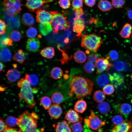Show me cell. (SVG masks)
I'll return each instance as SVG.
<instances>
[{"label":"cell","mask_w":132,"mask_h":132,"mask_svg":"<svg viewBox=\"0 0 132 132\" xmlns=\"http://www.w3.org/2000/svg\"><path fill=\"white\" fill-rule=\"evenodd\" d=\"M39 28L41 33L44 36L47 35L52 30L51 23H40L39 25Z\"/></svg>","instance_id":"27"},{"label":"cell","mask_w":132,"mask_h":132,"mask_svg":"<svg viewBox=\"0 0 132 132\" xmlns=\"http://www.w3.org/2000/svg\"><path fill=\"white\" fill-rule=\"evenodd\" d=\"M51 101L49 97L45 96L41 98L40 102L44 108L45 110H47L51 106Z\"/></svg>","instance_id":"37"},{"label":"cell","mask_w":132,"mask_h":132,"mask_svg":"<svg viewBox=\"0 0 132 132\" xmlns=\"http://www.w3.org/2000/svg\"><path fill=\"white\" fill-rule=\"evenodd\" d=\"M131 79L132 80V73L131 75Z\"/></svg>","instance_id":"60"},{"label":"cell","mask_w":132,"mask_h":132,"mask_svg":"<svg viewBox=\"0 0 132 132\" xmlns=\"http://www.w3.org/2000/svg\"><path fill=\"white\" fill-rule=\"evenodd\" d=\"M95 66L93 63L90 61L86 62L84 65V71L88 74L91 73L95 70Z\"/></svg>","instance_id":"38"},{"label":"cell","mask_w":132,"mask_h":132,"mask_svg":"<svg viewBox=\"0 0 132 132\" xmlns=\"http://www.w3.org/2000/svg\"><path fill=\"white\" fill-rule=\"evenodd\" d=\"M103 41L96 34L83 35L82 36L81 46L88 50L96 52L101 45Z\"/></svg>","instance_id":"5"},{"label":"cell","mask_w":132,"mask_h":132,"mask_svg":"<svg viewBox=\"0 0 132 132\" xmlns=\"http://www.w3.org/2000/svg\"><path fill=\"white\" fill-rule=\"evenodd\" d=\"M4 65L1 62H0V71H2L4 68Z\"/></svg>","instance_id":"57"},{"label":"cell","mask_w":132,"mask_h":132,"mask_svg":"<svg viewBox=\"0 0 132 132\" xmlns=\"http://www.w3.org/2000/svg\"><path fill=\"white\" fill-rule=\"evenodd\" d=\"M58 3L60 7L64 9L69 8L71 5L70 0H59Z\"/></svg>","instance_id":"45"},{"label":"cell","mask_w":132,"mask_h":132,"mask_svg":"<svg viewBox=\"0 0 132 132\" xmlns=\"http://www.w3.org/2000/svg\"><path fill=\"white\" fill-rule=\"evenodd\" d=\"M38 118L35 113L24 111L17 119V125L20 132H38L36 122Z\"/></svg>","instance_id":"2"},{"label":"cell","mask_w":132,"mask_h":132,"mask_svg":"<svg viewBox=\"0 0 132 132\" xmlns=\"http://www.w3.org/2000/svg\"><path fill=\"white\" fill-rule=\"evenodd\" d=\"M84 2L87 6L89 7H92L95 5L96 0H84Z\"/></svg>","instance_id":"54"},{"label":"cell","mask_w":132,"mask_h":132,"mask_svg":"<svg viewBox=\"0 0 132 132\" xmlns=\"http://www.w3.org/2000/svg\"><path fill=\"white\" fill-rule=\"evenodd\" d=\"M21 22L25 26H29L34 24V20L33 16L31 14L26 13L23 15Z\"/></svg>","instance_id":"22"},{"label":"cell","mask_w":132,"mask_h":132,"mask_svg":"<svg viewBox=\"0 0 132 132\" xmlns=\"http://www.w3.org/2000/svg\"><path fill=\"white\" fill-rule=\"evenodd\" d=\"M22 0H4L3 5L6 15L9 17H13L20 13Z\"/></svg>","instance_id":"6"},{"label":"cell","mask_w":132,"mask_h":132,"mask_svg":"<svg viewBox=\"0 0 132 132\" xmlns=\"http://www.w3.org/2000/svg\"><path fill=\"white\" fill-rule=\"evenodd\" d=\"M107 57L106 58H99L96 62L95 66L97 68L96 73L99 74L106 70H109L111 64L109 61Z\"/></svg>","instance_id":"9"},{"label":"cell","mask_w":132,"mask_h":132,"mask_svg":"<svg viewBox=\"0 0 132 132\" xmlns=\"http://www.w3.org/2000/svg\"></svg>","instance_id":"62"},{"label":"cell","mask_w":132,"mask_h":132,"mask_svg":"<svg viewBox=\"0 0 132 132\" xmlns=\"http://www.w3.org/2000/svg\"><path fill=\"white\" fill-rule=\"evenodd\" d=\"M9 17L6 15L4 16V20L11 29H17L20 26L19 18L17 16Z\"/></svg>","instance_id":"15"},{"label":"cell","mask_w":132,"mask_h":132,"mask_svg":"<svg viewBox=\"0 0 132 132\" xmlns=\"http://www.w3.org/2000/svg\"><path fill=\"white\" fill-rule=\"evenodd\" d=\"M27 37L30 38H33L35 37L37 34L36 29L31 26L27 30L26 32Z\"/></svg>","instance_id":"41"},{"label":"cell","mask_w":132,"mask_h":132,"mask_svg":"<svg viewBox=\"0 0 132 132\" xmlns=\"http://www.w3.org/2000/svg\"><path fill=\"white\" fill-rule=\"evenodd\" d=\"M87 104L84 100H80L76 103L74 107L75 110L78 113H82L86 110Z\"/></svg>","instance_id":"28"},{"label":"cell","mask_w":132,"mask_h":132,"mask_svg":"<svg viewBox=\"0 0 132 132\" xmlns=\"http://www.w3.org/2000/svg\"><path fill=\"white\" fill-rule=\"evenodd\" d=\"M10 37L14 42L19 41L21 38L22 33L19 31L17 30L12 31L10 33Z\"/></svg>","instance_id":"39"},{"label":"cell","mask_w":132,"mask_h":132,"mask_svg":"<svg viewBox=\"0 0 132 132\" xmlns=\"http://www.w3.org/2000/svg\"><path fill=\"white\" fill-rule=\"evenodd\" d=\"M68 76L67 75L65 74L64 75V77L65 79H67V78H68Z\"/></svg>","instance_id":"59"},{"label":"cell","mask_w":132,"mask_h":132,"mask_svg":"<svg viewBox=\"0 0 132 132\" xmlns=\"http://www.w3.org/2000/svg\"><path fill=\"white\" fill-rule=\"evenodd\" d=\"M131 38H132V34L131 35Z\"/></svg>","instance_id":"61"},{"label":"cell","mask_w":132,"mask_h":132,"mask_svg":"<svg viewBox=\"0 0 132 132\" xmlns=\"http://www.w3.org/2000/svg\"><path fill=\"white\" fill-rule=\"evenodd\" d=\"M111 3L107 0H101L99 2L98 5L99 9L102 11H107L111 10L112 6Z\"/></svg>","instance_id":"26"},{"label":"cell","mask_w":132,"mask_h":132,"mask_svg":"<svg viewBox=\"0 0 132 132\" xmlns=\"http://www.w3.org/2000/svg\"><path fill=\"white\" fill-rule=\"evenodd\" d=\"M97 108L98 111L101 114L105 115L109 112L110 110V107L108 103L103 102L98 104Z\"/></svg>","instance_id":"30"},{"label":"cell","mask_w":132,"mask_h":132,"mask_svg":"<svg viewBox=\"0 0 132 132\" xmlns=\"http://www.w3.org/2000/svg\"><path fill=\"white\" fill-rule=\"evenodd\" d=\"M103 93L107 95H110L113 93L114 89L113 86L110 84H107L103 88Z\"/></svg>","instance_id":"42"},{"label":"cell","mask_w":132,"mask_h":132,"mask_svg":"<svg viewBox=\"0 0 132 132\" xmlns=\"http://www.w3.org/2000/svg\"><path fill=\"white\" fill-rule=\"evenodd\" d=\"M111 121L115 125L119 124L124 121L122 117L119 115H116L114 116L112 118Z\"/></svg>","instance_id":"47"},{"label":"cell","mask_w":132,"mask_h":132,"mask_svg":"<svg viewBox=\"0 0 132 132\" xmlns=\"http://www.w3.org/2000/svg\"><path fill=\"white\" fill-rule=\"evenodd\" d=\"M40 46V42L37 39H29L27 41L26 48L29 51L36 52L38 50Z\"/></svg>","instance_id":"14"},{"label":"cell","mask_w":132,"mask_h":132,"mask_svg":"<svg viewBox=\"0 0 132 132\" xmlns=\"http://www.w3.org/2000/svg\"><path fill=\"white\" fill-rule=\"evenodd\" d=\"M86 55L85 53L81 50H78L75 52L74 55V58L76 62L82 63L86 61Z\"/></svg>","instance_id":"29"},{"label":"cell","mask_w":132,"mask_h":132,"mask_svg":"<svg viewBox=\"0 0 132 132\" xmlns=\"http://www.w3.org/2000/svg\"><path fill=\"white\" fill-rule=\"evenodd\" d=\"M3 132H20L15 129L9 127H7L4 130Z\"/></svg>","instance_id":"55"},{"label":"cell","mask_w":132,"mask_h":132,"mask_svg":"<svg viewBox=\"0 0 132 132\" xmlns=\"http://www.w3.org/2000/svg\"><path fill=\"white\" fill-rule=\"evenodd\" d=\"M132 29L131 25L129 23H126L124 25L120 32L119 34L123 38H129L131 34Z\"/></svg>","instance_id":"23"},{"label":"cell","mask_w":132,"mask_h":132,"mask_svg":"<svg viewBox=\"0 0 132 132\" xmlns=\"http://www.w3.org/2000/svg\"><path fill=\"white\" fill-rule=\"evenodd\" d=\"M132 131V121H124L121 124L115 125L112 132H131Z\"/></svg>","instance_id":"12"},{"label":"cell","mask_w":132,"mask_h":132,"mask_svg":"<svg viewBox=\"0 0 132 132\" xmlns=\"http://www.w3.org/2000/svg\"><path fill=\"white\" fill-rule=\"evenodd\" d=\"M84 20L81 17H76L74 19L73 31L76 33L77 36H80L85 27Z\"/></svg>","instance_id":"13"},{"label":"cell","mask_w":132,"mask_h":132,"mask_svg":"<svg viewBox=\"0 0 132 132\" xmlns=\"http://www.w3.org/2000/svg\"><path fill=\"white\" fill-rule=\"evenodd\" d=\"M132 110L131 106L129 104L125 103L121 104L118 108V113L125 116H127L131 113Z\"/></svg>","instance_id":"19"},{"label":"cell","mask_w":132,"mask_h":132,"mask_svg":"<svg viewBox=\"0 0 132 132\" xmlns=\"http://www.w3.org/2000/svg\"><path fill=\"white\" fill-rule=\"evenodd\" d=\"M76 17H81L84 13L82 8L74 10Z\"/></svg>","instance_id":"52"},{"label":"cell","mask_w":132,"mask_h":132,"mask_svg":"<svg viewBox=\"0 0 132 132\" xmlns=\"http://www.w3.org/2000/svg\"><path fill=\"white\" fill-rule=\"evenodd\" d=\"M109 78L111 83L116 87L121 84L124 81L123 77L116 73H114L112 75H109Z\"/></svg>","instance_id":"20"},{"label":"cell","mask_w":132,"mask_h":132,"mask_svg":"<svg viewBox=\"0 0 132 132\" xmlns=\"http://www.w3.org/2000/svg\"><path fill=\"white\" fill-rule=\"evenodd\" d=\"M26 58V54L21 49H20L16 52L12 57L14 60L21 64L23 63Z\"/></svg>","instance_id":"25"},{"label":"cell","mask_w":132,"mask_h":132,"mask_svg":"<svg viewBox=\"0 0 132 132\" xmlns=\"http://www.w3.org/2000/svg\"><path fill=\"white\" fill-rule=\"evenodd\" d=\"M5 88L4 87H1L0 86V91H3L5 89Z\"/></svg>","instance_id":"58"},{"label":"cell","mask_w":132,"mask_h":132,"mask_svg":"<svg viewBox=\"0 0 132 132\" xmlns=\"http://www.w3.org/2000/svg\"><path fill=\"white\" fill-rule=\"evenodd\" d=\"M84 0H73L72 5L73 10L79 9L82 8Z\"/></svg>","instance_id":"46"},{"label":"cell","mask_w":132,"mask_h":132,"mask_svg":"<svg viewBox=\"0 0 132 132\" xmlns=\"http://www.w3.org/2000/svg\"><path fill=\"white\" fill-rule=\"evenodd\" d=\"M50 74L51 77L57 80L61 78L63 75V72L60 68L55 67L52 69Z\"/></svg>","instance_id":"32"},{"label":"cell","mask_w":132,"mask_h":132,"mask_svg":"<svg viewBox=\"0 0 132 132\" xmlns=\"http://www.w3.org/2000/svg\"><path fill=\"white\" fill-rule=\"evenodd\" d=\"M53 18L51 23L52 31L56 34L59 31L68 30L70 27L69 22L62 13L57 11H52Z\"/></svg>","instance_id":"4"},{"label":"cell","mask_w":132,"mask_h":132,"mask_svg":"<svg viewBox=\"0 0 132 132\" xmlns=\"http://www.w3.org/2000/svg\"><path fill=\"white\" fill-rule=\"evenodd\" d=\"M17 85L21 88L18 94L20 99L24 100L30 108H34L36 103L33 96V89L29 82L25 78H22L18 82Z\"/></svg>","instance_id":"3"},{"label":"cell","mask_w":132,"mask_h":132,"mask_svg":"<svg viewBox=\"0 0 132 132\" xmlns=\"http://www.w3.org/2000/svg\"><path fill=\"white\" fill-rule=\"evenodd\" d=\"M108 55L107 58L109 59L110 58L113 61L117 60L119 57V55L118 52L114 50L110 51L108 53Z\"/></svg>","instance_id":"48"},{"label":"cell","mask_w":132,"mask_h":132,"mask_svg":"<svg viewBox=\"0 0 132 132\" xmlns=\"http://www.w3.org/2000/svg\"><path fill=\"white\" fill-rule=\"evenodd\" d=\"M81 123L77 122L72 124L71 127L72 131L73 132H82L83 127Z\"/></svg>","instance_id":"43"},{"label":"cell","mask_w":132,"mask_h":132,"mask_svg":"<svg viewBox=\"0 0 132 132\" xmlns=\"http://www.w3.org/2000/svg\"><path fill=\"white\" fill-rule=\"evenodd\" d=\"M85 124L92 130H97L105 124L104 121H101L93 111L91 110L90 114L88 118L84 120Z\"/></svg>","instance_id":"7"},{"label":"cell","mask_w":132,"mask_h":132,"mask_svg":"<svg viewBox=\"0 0 132 132\" xmlns=\"http://www.w3.org/2000/svg\"><path fill=\"white\" fill-rule=\"evenodd\" d=\"M40 54L44 58L48 59L52 58L55 55L54 48L50 47L45 48L41 51Z\"/></svg>","instance_id":"24"},{"label":"cell","mask_w":132,"mask_h":132,"mask_svg":"<svg viewBox=\"0 0 132 132\" xmlns=\"http://www.w3.org/2000/svg\"><path fill=\"white\" fill-rule=\"evenodd\" d=\"M94 100L97 103L103 102L105 99L104 93L100 90H98L94 92L93 95Z\"/></svg>","instance_id":"34"},{"label":"cell","mask_w":132,"mask_h":132,"mask_svg":"<svg viewBox=\"0 0 132 132\" xmlns=\"http://www.w3.org/2000/svg\"><path fill=\"white\" fill-rule=\"evenodd\" d=\"M113 67L116 70L122 71L124 69L125 65L123 62L120 60H118L114 63Z\"/></svg>","instance_id":"44"},{"label":"cell","mask_w":132,"mask_h":132,"mask_svg":"<svg viewBox=\"0 0 132 132\" xmlns=\"http://www.w3.org/2000/svg\"><path fill=\"white\" fill-rule=\"evenodd\" d=\"M125 3L124 0H112L111 4L115 8H119L123 6Z\"/></svg>","instance_id":"49"},{"label":"cell","mask_w":132,"mask_h":132,"mask_svg":"<svg viewBox=\"0 0 132 132\" xmlns=\"http://www.w3.org/2000/svg\"><path fill=\"white\" fill-rule=\"evenodd\" d=\"M0 32L1 35L4 34L5 33V30L6 29L7 25L5 22L1 20L0 21Z\"/></svg>","instance_id":"51"},{"label":"cell","mask_w":132,"mask_h":132,"mask_svg":"<svg viewBox=\"0 0 132 132\" xmlns=\"http://www.w3.org/2000/svg\"><path fill=\"white\" fill-rule=\"evenodd\" d=\"M99 56L96 54H91L89 55L88 59L89 61L92 63L96 62L98 59Z\"/></svg>","instance_id":"50"},{"label":"cell","mask_w":132,"mask_h":132,"mask_svg":"<svg viewBox=\"0 0 132 132\" xmlns=\"http://www.w3.org/2000/svg\"><path fill=\"white\" fill-rule=\"evenodd\" d=\"M25 6L31 12H34L41 8L45 3L52 1L51 0H26Z\"/></svg>","instance_id":"10"},{"label":"cell","mask_w":132,"mask_h":132,"mask_svg":"<svg viewBox=\"0 0 132 132\" xmlns=\"http://www.w3.org/2000/svg\"><path fill=\"white\" fill-rule=\"evenodd\" d=\"M55 131V132H72L68 123L65 120L57 123Z\"/></svg>","instance_id":"18"},{"label":"cell","mask_w":132,"mask_h":132,"mask_svg":"<svg viewBox=\"0 0 132 132\" xmlns=\"http://www.w3.org/2000/svg\"><path fill=\"white\" fill-rule=\"evenodd\" d=\"M12 39L7 34L2 35L0 37L1 48L5 47L7 45L12 46L13 45Z\"/></svg>","instance_id":"31"},{"label":"cell","mask_w":132,"mask_h":132,"mask_svg":"<svg viewBox=\"0 0 132 132\" xmlns=\"http://www.w3.org/2000/svg\"><path fill=\"white\" fill-rule=\"evenodd\" d=\"M93 86L91 80L81 75H73L69 83L70 92L74 93L78 98L91 95Z\"/></svg>","instance_id":"1"},{"label":"cell","mask_w":132,"mask_h":132,"mask_svg":"<svg viewBox=\"0 0 132 132\" xmlns=\"http://www.w3.org/2000/svg\"><path fill=\"white\" fill-rule=\"evenodd\" d=\"M0 132H3L5 129L8 126L6 124L4 120L1 118L0 119Z\"/></svg>","instance_id":"53"},{"label":"cell","mask_w":132,"mask_h":132,"mask_svg":"<svg viewBox=\"0 0 132 132\" xmlns=\"http://www.w3.org/2000/svg\"><path fill=\"white\" fill-rule=\"evenodd\" d=\"M26 78L31 85L34 86L37 84L39 81V79L37 76L34 74L30 75L26 74L25 75Z\"/></svg>","instance_id":"36"},{"label":"cell","mask_w":132,"mask_h":132,"mask_svg":"<svg viewBox=\"0 0 132 132\" xmlns=\"http://www.w3.org/2000/svg\"><path fill=\"white\" fill-rule=\"evenodd\" d=\"M97 82L99 86L103 87L109 83V78L106 75L104 74H101L97 78Z\"/></svg>","instance_id":"33"},{"label":"cell","mask_w":132,"mask_h":132,"mask_svg":"<svg viewBox=\"0 0 132 132\" xmlns=\"http://www.w3.org/2000/svg\"><path fill=\"white\" fill-rule=\"evenodd\" d=\"M62 111V108L58 104L52 105L48 109L49 115L55 119H57L61 116Z\"/></svg>","instance_id":"16"},{"label":"cell","mask_w":132,"mask_h":132,"mask_svg":"<svg viewBox=\"0 0 132 132\" xmlns=\"http://www.w3.org/2000/svg\"><path fill=\"white\" fill-rule=\"evenodd\" d=\"M36 20L37 22L43 24L51 23L53 14L52 11H49L40 8L36 12Z\"/></svg>","instance_id":"8"},{"label":"cell","mask_w":132,"mask_h":132,"mask_svg":"<svg viewBox=\"0 0 132 132\" xmlns=\"http://www.w3.org/2000/svg\"><path fill=\"white\" fill-rule=\"evenodd\" d=\"M62 94L59 92H56L54 93L51 97L52 102L55 104H58L61 102L63 100Z\"/></svg>","instance_id":"35"},{"label":"cell","mask_w":132,"mask_h":132,"mask_svg":"<svg viewBox=\"0 0 132 132\" xmlns=\"http://www.w3.org/2000/svg\"><path fill=\"white\" fill-rule=\"evenodd\" d=\"M64 119L69 122L72 124L77 122L81 123L83 119L78 113L71 109L66 112Z\"/></svg>","instance_id":"11"},{"label":"cell","mask_w":132,"mask_h":132,"mask_svg":"<svg viewBox=\"0 0 132 132\" xmlns=\"http://www.w3.org/2000/svg\"><path fill=\"white\" fill-rule=\"evenodd\" d=\"M0 59L3 62H7L10 60L12 57V54L9 49L6 47L1 48L0 51Z\"/></svg>","instance_id":"21"},{"label":"cell","mask_w":132,"mask_h":132,"mask_svg":"<svg viewBox=\"0 0 132 132\" xmlns=\"http://www.w3.org/2000/svg\"><path fill=\"white\" fill-rule=\"evenodd\" d=\"M6 76L10 82H13L17 81L20 78V74L18 70L13 69L9 70L7 72Z\"/></svg>","instance_id":"17"},{"label":"cell","mask_w":132,"mask_h":132,"mask_svg":"<svg viewBox=\"0 0 132 132\" xmlns=\"http://www.w3.org/2000/svg\"><path fill=\"white\" fill-rule=\"evenodd\" d=\"M126 10L128 17L130 19L132 20V10L128 8H126Z\"/></svg>","instance_id":"56"},{"label":"cell","mask_w":132,"mask_h":132,"mask_svg":"<svg viewBox=\"0 0 132 132\" xmlns=\"http://www.w3.org/2000/svg\"><path fill=\"white\" fill-rule=\"evenodd\" d=\"M6 123L9 127L15 126L17 125V119L12 116H9L6 119Z\"/></svg>","instance_id":"40"}]
</instances>
